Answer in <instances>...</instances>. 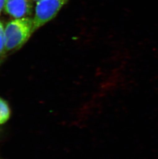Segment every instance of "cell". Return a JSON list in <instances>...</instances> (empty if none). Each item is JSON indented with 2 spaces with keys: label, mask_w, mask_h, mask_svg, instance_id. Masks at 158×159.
Masks as SVG:
<instances>
[{
  "label": "cell",
  "mask_w": 158,
  "mask_h": 159,
  "mask_svg": "<svg viewBox=\"0 0 158 159\" xmlns=\"http://www.w3.org/2000/svg\"><path fill=\"white\" fill-rule=\"evenodd\" d=\"M33 19L29 17L15 19L9 22L4 29L6 52L19 48L33 34Z\"/></svg>",
  "instance_id": "6da1fadb"
},
{
  "label": "cell",
  "mask_w": 158,
  "mask_h": 159,
  "mask_svg": "<svg viewBox=\"0 0 158 159\" xmlns=\"http://www.w3.org/2000/svg\"><path fill=\"white\" fill-rule=\"evenodd\" d=\"M69 0H42L37 3L33 33L57 15Z\"/></svg>",
  "instance_id": "7a4b0ae2"
},
{
  "label": "cell",
  "mask_w": 158,
  "mask_h": 159,
  "mask_svg": "<svg viewBox=\"0 0 158 159\" xmlns=\"http://www.w3.org/2000/svg\"><path fill=\"white\" fill-rule=\"evenodd\" d=\"M32 0H5V12L15 19L26 17L33 11Z\"/></svg>",
  "instance_id": "3957f363"
},
{
  "label": "cell",
  "mask_w": 158,
  "mask_h": 159,
  "mask_svg": "<svg viewBox=\"0 0 158 159\" xmlns=\"http://www.w3.org/2000/svg\"><path fill=\"white\" fill-rule=\"evenodd\" d=\"M11 109L7 102L0 97V125L4 124L11 117Z\"/></svg>",
  "instance_id": "277c9868"
},
{
  "label": "cell",
  "mask_w": 158,
  "mask_h": 159,
  "mask_svg": "<svg viewBox=\"0 0 158 159\" xmlns=\"http://www.w3.org/2000/svg\"><path fill=\"white\" fill-rule=\"evenodd\" d=\"M5 52H6V50L5 44L4 27L2 23L0 21V62L1 61Z\"/></svg>",
  "instance_id": "5b68a950"
},
{
  "label": "cell",
  "mask_w": 158,
  "mask_h": 159,
  "mask_svg": "<svg viewBox=\"0 0 158 159\" xmlns=\"http://www.w3.org/2000/svg\"><path fill=\"white\" fill-rule=\"evenodd\" d=\"M5 0H0V13L4 6Z\"/></svg>",
  "instance_id": "8992f818"
},
{
  "label": "cell",
  "mask_w": 158,
  "mask_h": 159,
  "mask_svg": "<svg viewBox=\"0 0 158 159\" xmlns=\"http://www.w3.org/2000/svg\"><path fill=\"white\" fill-rule=\"evenodd\" d=\"M33 2H37H37H39L41 1H42V0H32Z\"/></svg>",
  "instance_id": "52a82bcc"
}]
</instances>
